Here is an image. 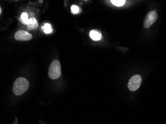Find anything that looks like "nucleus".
<instances>
[{
	"mask_svg": "<svg viewBox=\"0 0 166 124\" xmlns=\"http://www.w3.org/2000/svg\"><path fill=\"white\" fill-rule=\"evenodd\" d=\"M32 38V36L30 33L23 30L17 31L15 35V38L18 41H29Z\"/></svg>",
	"mask_w": 166,
	"mask_h": 124,
	"instance_id": "39448f33",
	"label": "nucleus"
},
{
	"mask_svg": "<svg viewBox=\"0 0 166 124\" xmlns=\"http://www.w3.org/2000/svg\"><path fill=\"white\" fill-rule=\"evenodd\" d=\"M71 13L73 14H77L80 12V8L76 5H72L71 7Z\"/></svg>",
	"mask_w": 166,
	"mask_h": 124,
	"instance_id": "9b49d317",
	"label": "nucleus"
},
{
	"mask_svg": "<svg viewBox=\"0 0 166 124\" xmlns=\"http://www.w3.org/2000/svg\"><path fill=\"white\" fill-rule=\"evenodd\" d=\"M42 29H43L44 33L46 34H49L51 33L52 31V29L51 28V25L49 24H45L44 27H42Z\"/></svg>",
	"mask_w": 166,
	"mask_h": 124,
	"instance_id": "1a4fd4ad",
	"label": "nucleus"
},
{
	"mask_svg": "<svg viewBox=\"0 0 166 124\" xmlns=\"http://www.w3.org/2000/svg\"><path fill=\"white\" fill-rule=\"evenodd\" d=\"M28 20L29 19H28V15L27 13H21V16L20 18V20L22 24L27 25Z\"/></svg>",
	"mask_w": 166,
	"mask_h": 124,
	"instance_id": "6e6552de",
	"label": "nucleus"
},
{
	"mask_svg": "<svg viewBox=\"0 0 166 124\" xmlns=\"http://www.w3.org/2000/svg\"><path fill=\"white\" fill-rule=\"evenodd\" d=\"M111 2L113 5L117 7H121L124 5L126 1L125 0H111Z\"/></svg>",
	"mask_w": 166,
	"mask_h": 124,
	"instance_id": "9d476101",
	"label": "nucleus"
},
{
	"mask_svg": "<svg viewBox=\"0 0 166 124\" xmlns=\"http://www.w3.org/2000/svg\"><path fill=\"white\" fill-rule=\"evenodd\" d=\"M29 82L25 78H17L13 82V91L15 95L20 96L26 92L29 87Z\"/></svg>",
	"mask_w": 166,
	"mask_h": 124,
	"instance_id": "f257e3e1",
	"label": "nucleus"
},
{
	"mask_svg": "<svg viewBox=\"0 0 166 124\" xmlns=\"http://www.w3.org/2000/svg\"><path fill=\"white\" fill-rule=\"evenodd\" d=\"M27 25L28 28L30 30L36 29L38 27V22L34 17H32L28 20Z\"/></svg>",
	"mask_w": 166,
	"mask_h": 124,
	"instance_id": "0eeeda50",
	"label": "nucleus"
},
{
	"mask_svg": "<svg viewBox=\"0 0 166 124\" xmlns=\"http://www.w3.org/2000/svg\"><path fill=\"white\" fill-rule=\"evenodd\" d=\"M48 76L52 79H56L59 78L61 74V65L59 61L54 60L52 62L48 70Z\"/></svg>",
	"mask_w": 166,
	"mask_h": 124,
	"instance_id": "f03ea898",
	"label": "nucleus"
},
{
	"mask_svg": "<svg viewBox=\"0 0 166 124\" xmlns=\"http://www.w3.org/2000/svg\"><path fill=\"white\" fill-rule=\"evenodd\" d=\"M158 18L157 13L154 11H152L148 13L144 21V27L145 28H148L153 24L155 23Z\"/></svg>",
	"mask_w": 166,
	"mask_h": 124,
	"instance_id": "20e7f679",
	"label": "nucleus"
},
{
	"mask_svg": "<svg viewBox=\"0 0 166 124\" xmlns=\"http://www.w3.org/2000/svg\"><path fill=\"white\" fill-rule=\"evenodd\" d=\"M2 13V9L1 8H0V13L1 14Z\"/></svg>",
	"mask_w": 166,
	"mask_h": 124,
	"instance_id": "f8f14e48",
	"label": "nucleus"
},
{
	"mask_svg": "<svg viewBox=\"0 0 166 124\" xmlns=\"http://www.w3.org/2000/svg\"><path fill=\"white\" fill-rule=\"evenodd\" d=\"M90 37L95 41H100L103 38L102 32L98 29H93L90 31Z\"/></svg>",
	"mask_w": 166,
	"mask_h": 124,
	"instance_id": "423d86ee",
	"label": "nucleus"
},
{
	"mask_svg": "<svg viewBox=\"0 0 166 124\" xmlns=\"http://www.w3.org/2000/svg\"><path fill=\"white\" fill-rule=\"evenodd\" d=\"M142 83V78L139 75H135L129 79L128 88L130 91H135L139 88Z\"/></svg>",
	"mask_w": 166,
	"mask_h": 124,
	"instance_id": "7ed1b4c3",
	"label": "nucleus"
}]
</instances>
